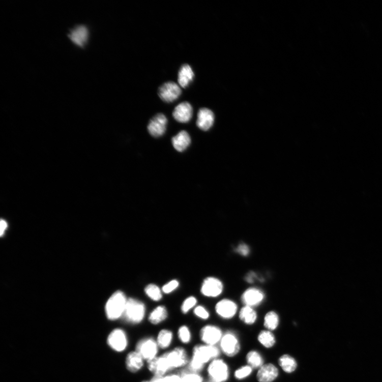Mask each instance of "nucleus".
I'll list each match as a JSON object with an SVG mask.
<instances>
[{"instance_id":"ddd939ff","label":"nucleus","mask_w":382,"mask_h":382,"mask_svg":"<svg viewBox=\"0 0 382 382\" xmlns=\"http://www.w3.org/2000/svg\"><path fill=\"white\" fill-rule=\"evenodd\" d=\"M147 368L154 376H165L171 371L163 355L147 362Z\"/></svg>"},{"instance_id":"5701e85b","label":"nucleus","mask_w":382,"mask_h":382,"mask_svg":"<svg viewBox=\"0 0 382 382\" xmlns=\"http://www.w3.org/2000/svg\"><path fill=\"white\" fill-rule=\"evenodd\" d=\"M173 339V333L171 330L162 329L159 332L156 341L159 348L165 350L170 347Z\"/></svg>"},{"instance_id":"c9c22d12","label":"nucleus","mask_w":382,"mask_h":382,"mask_svg":"<svg viewBox=\"0 0 382 382\" xmlns=\"http://www.w3.org/2000/svg\"><path fill=\"white\" fill-rule=\"evenodd\" d=\"M194 314L202 319H207L209 317V312L204 307L201 306H197L194 310Z\"/></svg>"},{"instance_id":"cd10ccee","label":"nucleus","mask_w":382,"mask_h":382,"mask_svg":"<svg viewBox=\"0 0 382 382\" xmlns=\"http://www.w3.org/2000/svg\"><path fill=\"white\" fill-rule=\"evenodd\" d=\"M178 337L179 340L184 344H189L192 339L191 330L187 326H182L179 328Z\"/></svg>"},{"instance_id":"f8f14e48","label":"nucleus","mask_w":382,"mask_h":382,"mask_svg":"<svg viewBox=\"0 0 382 382\" xmlns=\"http://www.w3.org/2000/svg\"><path fill=\"white\" fill-rule=\"evenodd\" d=\"M223 290V283L219 279L209 277L203 281L201 291L205 297L215 298L220 295Z\"/></svg>"},{"instance_id":"58836bf2","label":"nucleus","mask_w":382,"mask_h":382,"mask_svg":"<svg viewBox=\"0 0 382 382\" xmlns=\"http://www.w3.org/2000/svg\"><path fill=\"white\" fill-rule=\"evenodd\" d=\"M8 224L6 221L4 220L1 221V231H0V235L3 237L7 228Z\"/></svg>"},{"instance_id":"6ab92c4d","label":"nucleus","mask_w":382,"mask_h":382,"mask_svg":"<svg viewBox=\"0 0 382 382\" xmlns=\"http://www.w3.org/2000/svg\"><path fill=\"white\" fill-rule=\"evenodd\" d=\"M264 294L259 289L249 288L242 295V301L248 306H254L260 304L264 299Z\"/></svg>"},{"instance_id":"ea45409f","label":"nucleus","mask_w":382,"mask_h":382,"mask_svg":"<svg viewBox=\"0 0 382 382\" xmlns=\"http://www.w3.org/2000/svg\"><path fill=\"white\" fill-rule=\"evenodd\" d=\"M255 277V274L253 273H251L247 276H246V280L249 282L251 283L253 282L254 279Z\"/></svg>"},{"instance_id":"bb28decb","label":"nucleus","mask_w":382,"mask_h":382,"mask_svg":"<svg viewBox=\"0 0 382 382\" xmlns=\"http://www.w3.org/2000/svg\"><path fill=\"white\" fill-rule=\"evenodd\" d=\"M258 341L266 348L272 347L275 343V338L272 332L263 331L258 335Z\"/></svg>"},{"instance_id":"e433bc0d","label":"nucleus","mask_w":382,"mask_h":382,"mask_svg":"<svg viewBox=\"0 0 382 382\" xmlns=\"http://www.w3.org/2000/svg\"><path fill=\"white\" fill-rule=\"evenodd\" d=\"M179 285V282L176 280H172L169 282L163 287L164 292L168 293L174 290Z\"/></svg>"},{"instance_id":"f03ea898","label":"nucleus","mask_w":382,"mask_h":382,"mask_svg":"<svg viewBox=\"0 0 382 382\" xmlns=\"http://www.w3.org/2000/svg\"><path fill=\"white\" fill-rule=\"evenodd\" d=\"M127 301L124 293L121 291L114 292L106 304L105 311L107 318L111 321H115L123 317Z\"/></svg>"},{"instance_id":"f704fd0d","label":"nucleus","mask_w":382,"mask_h":382,"mask_svg":"<svg viewBox=\"0 0 382 382\" xmlns=\"http://www.w3.org/2000/svg\"><path fill=\"white\" fill-rule=\"evenodd\" d=\"M252 371V369L250 366H246L239 369L236 372L235 375L238 379H243L250 375Z\"/></svg>"},{"instance_id":"a211bd4d","label":"nucleus","mask_w":382,"mask_h":382,"mask_svg":"<svg viewBox=\"0 0 382 382\" xmlns=\"http://www.w3.org/2000/svg\"><path fill=\"white\" fill-rule=\"evenodd\" d=\"M238 310L237 304L229 300H223L216 306V311L221 317L230 318L236 315Z\"/></svg>"},{"instance_id":"2f4dec72","label":"nucleus","mask_w":382,"mask_h":382,"mask_svg":"<svg viewBox=\"0 0 382 382\" xmlns=\"http://www.w3.org/2000/svg\"><path fill=\"white\" fill-rule=\"evenodd\" d=\"M250 365L253 368L262 367L263 360L261 355L255 351H250L246 357Z\"/></svg>"},{"instance_id":"473e14b6","label":"nucleus","mask_w":382,"mask_h":382,"mask_svg":"<svg viewBox=\"0 0 382 382\" xmlns=\"http://www.w3.org/2000/svg\"><path fill=\"white\" fill-rule=\"evenodd\" d=\"M153 382H182L180 374H167L165 376H153L151 379Z\"/></svg>"},{"instance_id":"0eeeda50","label":"nucleus","mask_w":382,"mask_h":382,"mask_svg":"<svg viewBox=\"0 0 382 382\" xmlns=\"http://www.w3.org/2000/svg\"><path fill=\"white\" fill-rule=\"evenodd\" d=\"M109 347L117 352L125 351L129 345V339L124 330L115 329L110 333L107 340Z\"/></svg>"},{"instance_id":"dca6fc26","label":"nucleus","mask_w":382,"mask_h":382,"mask_svg":"<svg viewBox=\"0 0 382 382\" xmlns=\"http://www.w3.org/2000/svg\"><path fill=\"white\" fill-rule=\"evenodd\" d=\"M215 115L211 109L207 108H201L198 113L196 125L202 131H208L213 126Z\"/></svg>"},{"instance_id":"393cba45","label":"nucleus","mask_w":382,"mask_h":382,"mask_svg":"<svg viewBox=\"0 0 382 382\" xmlns=\"http://www.w3.org/2000/svg\"><path fill=\"white\" fill-rule=\"evenodd\" d=\"M279 363L283 370L288 373L293 372L297 367V362L288 355L281 356L279 360Z\"/></svg>"},{"instance_id":"c756f323","label":"nucleus","mask_w":382,"mask_h":382,"mask_svg":"<svg viewBox=\"0 0 382 382\" xmlns=\"http://www.w3.org/2000/svg\"><path fill=\"white\" fill-rule=\"evenodd\" d=\"M279 324V317L274 312H270L267 314L265 318V326L270 330H275Z\"/></svg>"},{"instance_id":"2eb2a0df","label":"nucleus","mask_w":382,"mask_h":382,"mask_svg":"<svg viewBox=\"0 0 382 382\" xmlns=\"http://www.w3.org/2000/svg\"><path fill=\"white\" fill-rule=\"evenodd\" d=\"M144 360L137 351H130L127 356L126 366L131 373H137L142 370L144 366Z\"/></svg>"},{"instance_id":"4be33fe9","label":"nucleus","mask_w":382,"mask_h":382,"mask_svg":"<svg viewBox=\"0 0 382 382\" xmlns=\"http://www.w3.org/2000/svg\"><path fill=\"white\" fill-rule=\"evenodd\" d=\"M194 73L191 67L187 64L183 65L178 75V82L180 87L186 89L193 80Z\"/></svg>"},{"instance_id":"a19ab883","label":"nucleus","mask_w":382,"mask_h":382,"mask_svg":"<svg viewBox=\"0 0 382 382\" xmlns=\"http://www.w3.org/2000/svg\"><path fill=\"white\" fill-rule=\"evenodd\" d=\"M141 382H153L152 379L151 380H144L143 381H141Z\"/></svg>"},{"instance_id":"39448f33","label":"nucleus","mask_w":382,"mask_h":382,"mask_svg":"<svg viewBox=\"0 0 382 382\" xmlns=\"http://www.w3.org/2000/svg\"><path fill=\"white\" fill-rule=\"evenodd\" d=\"M171 370L188 366L189 359L186 349L177 347L163 354Z\"/></svg>"},{"instance_id":"9b49d317","label":"nucleus","mask_w":382,"mask_h":382,"mask_svg":"<svg viewBox=\"0 0 382 382\" xmlns=\"http://www.w3.org/2000/svg\"><path fill=\"white\" fill-rule=\"evenodd\" d=\"M222 351L229 357L236 356L240 349V346L237 337L231 333H227L220 340Z\"/></svg>"},{"instance_id":"f3484780","label":"nucleus","mask_w":382,"mask_h":382,"mask_svg":"<svg viewBox=\"0 0 382 382\" xmlns=\"http://www.w3.org/2000/svg\"><path fill=\"white\" fill-rule=\"evenodd\" d=\"M193 115V108L191 105L187 102L179 104L174 109L172 116L178 122L186 123L189 122Z\"/></svg>"},{"instance_id":"aec40b11","label":"nucleus","mask_w":382,"mask_h":382,"mask_svg":"<svg viewBox=\"0 0 382 382\" xmlns=\"http://www.w3.org/2000/svg\"><path fill=\"white\" fill-rule=\"evenodd\" d=\"M278 375V369L273 364H267L261 367L257 374L260 382H272Z\"/></svg>"},{"instance_id":"7c9ffc66","label":"nucleus","mask_w":382,"mask_h":382,"mask_svg":"<svg viewBox=\"0 0 382 382\" xmlns=\"http://www.w3.org/2000/svg\"><path fill=\"white\" fill-rule=\"evenodd\" d=\"M148 297L155 301H158L162 299V293L161 289L154 284L148 285L144 289Z\"/></svg>"},{"instance_id":"7ed1b4c3","label":"nucleus","mask_w":382,"mask_h":382,"mask_svg":"<svg viewBox=\"0 0 382 382\" xmlns=\"http://www.w3.org/2000/svg\"><path fill=\"white\" fill-rule=\"evenodd\" d=\"M145 314V308L143 303L137 300H128L124 314L126 321L132 325L139 324L143 321Z\"/></svg>"},{"instance_id":"20e7f679","label":"nucleus","mask_w":382,"mask_h":382,"mask_svg":"<svg viewBox=\"0 0 382 382\" xmlns=\"http://www.w3.org/2000/svg\"><path fill=\"white\" fill-rule=\"evenodd\" d=\"M159 349L156 339L150 337L138 341L135 350L142 356L144 361L149 362L158 356Z\"/></svg>"},{"instance_id":"72a5a7b5","label":"nucleus","mask_w":382,"mask_h":382,"mask_svg":"<svg viewBox=\"0 0 382 382\" xmlns=\"http://www.w3.org/2000/svg\"><path fill=\"white\" fill-rule=\"evenodd\" d=\"M197 303L196 299L194 297H190L184 302L181 307L183 313L187 314Z\"/></svg>"},{"instance_id":"4468645a","label":"nucleus","mask_w":382,"mask_h":382,"mask_svg":"<svg viewBox=\"0 0 382 382\" xmlns=\"http://www.w3.org/2000/svg\"><path fill=\"white\" fill-rule=\"evenodd\" d=\"M90 32L87 26H77L73 28L68 34L72 42L80 47H83L89 40Z\"/></svg>"},{"instance_id":"c85d7f7f","label":"nucleus","mask_w":382,"mask_h":382,"mask_svg":"<svg viewBox=\"0 0 382 382\" xmlns=\"http://www.w3.org/2000/svg\"><path fill=\"white\" fill-rule=\"evenodd\" d=\"M180 375L182 382H203V377L200 373L190 371L188 369L183 371Z\"/></svg>"},{"instance_id":"f257e3e1","label":"nucleus","mask_w":382,"mask_h":382,"mask_svg":"<svg viewBox=\"0 0 382 382\" xmlns=\"http://www.w3.org/2000/svg\"><path fill=\"white\" fill-rule=\"evenodd\" d=\"M220 350L216 346L204 344H197L192 350V356L188 365L190 371L200 373L205 364L217 359Z\"/></svg>"},{"instance_id":"6e6552de","label":"nucleus","mask_w":382,"mask_h":382,"mask_svg":"<svg viewBox=\"0 0 382 382\" xmlns=\"http://www.w3.org/2000/svg\"><path fill=\"white\" fill-rule=\"evenodd\" d=\"M182 93L180 86L174 82L169 81L162 84L158 90V95L166 103H171L178 99Z\"/></svg>"},{"instance_id":"9d476101","label":"nucleus","mask_w":382,"mask_h":382,"mask_svg":"<svg viewBox=\"0 0 382 382\" xmlns=\"http://www.w3.org/2000/svg\"><path fill=\"white\" fill-rule=\"evenodd\" d=\"M167 119L163 114H158L150 122L148 130L153 137L158 138L162 136L166 130Z\"/></svg>"},{"instance_id":"412c9836","label":"nucleus","mask_w":382,"mask_h":382,"mask_svg":"<svg viewBox=\"0 0 382 382\" xmlns=\"http://www.w3.org/2000/svg\"><path fill=\"white\" fill-rule=\"evenodd\" d=\"M171 142L174 149L179 152L186 151L191 142L189 133L186 131H182L172 138Z\"/></svg>"},{"instance_id":"79ce46f5","label":"nucleus","mask_w":382,"mask_h":382,"mask_svg":"<svg viewBox=\"0 0 382 382\" xmlns=\"http://www.w3.org/2000/svg\"><path fill=\"white\" fill-rule=\"evenodd\" d=\"M207 382H212V381H207Z\"/></svg>"},{"instance_id":"1a4fd4ad","label":"nucleus","mask_w":382,"mask_h":382,"mask_svg":"<svg viewBox=\"0 0 382 382\" xmlns=\"http://www.w3.org/2000/svg\"><path fill=\"white\" fill-rule=\"evenodd\" d=\"M221 330L216 326L208 325L200 331L199 337L203 344L215 346L223 337Z\"/></svg>"},{"instance_id":"423d86ee","label":"nucleus","mask_w":382,"mask_h":382,"mask_svg":"<svg viewBox=\"0 0 382 382\" xmlns=\"http://www.w3.org/2000/svg\"><path fill=\"white\" fill-rule=\"evenodd\" d=\"M208 374L212 382H224L228 378V368L221 360L215 359L209 364Z\"/></svg>"},{"instance_id":"b1692460","label":"nucleus","mask_w":382,"mask_h":382,"mask_svg":"<svg viewBox=\"0 0 382 382\" xmlns=\"http://www.w3.org/2000/svg\"><path fill=\"white\" fill-rule=\"evenodd\" d=\"M167 317L168 312L166 307L159 306L151 312L149 320L152 325H158L165 321Z\"/></svg>"},{"instance_id":"4c0bfd02","label":"nucleus","mask_w":382,"mask_h":382,"mask_svg":"<svg viewBox=\"0 0 382 382\" xmlns=\"http://www.w3.org/2000/svg\"><path fill=\"white\" fill-rule=\"evenodd\" d=\"M236 251L241 255L243 256L248 255L250 253L249 248L245 244H241L239 245Z\"/></svg>"},{"instance_id":"a878e982","label":"nucleus","mask_w":382,"mask_h":382,"mask_svg":"<svg viewBox=\"0 0 382 382\" xmlns=\"http://www.w3.org/2000/svg\"><path fill=\"white\" fill-rule=\"evenodd\" d=\"M240 317L244 323L252 325L255 322L257 315L251 307L246 306L241 310Z\"/></svg>"}]
</instances>
